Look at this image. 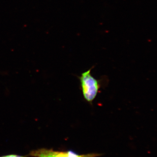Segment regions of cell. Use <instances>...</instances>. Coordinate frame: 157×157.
I'll use <instances>...</instances> for the list:
<instances>
[{
    "label": "cell",
    "instance_id": "6da1fadb",
    "mask_svg": "<svg viewBox=\"0 0 157 157\" xmlns=\"http://www.w3.org/2000/svg\"><path fill=\"white\" fill-rule=\"evenodd\" d=\"M91 69L82 73L79 77L82 95L86 101L92 103L101 88L100 81L91 74Z\"/></svg>",
    "mask_w": 157,
    "mask_h": 157
},
{
    "label": "cell",
    "instance_id": "7a4b0ae2",
    "mask_svg": "<svg viewBox=\"0 0 157 157\" xmlns=\"http://www.w3.org/2000/svg\"><path fill=\"white\" fill-rule=\"evenodd\" d=\"M29 155L33 157H98L101 155L97 153L79 155L72 151H56L52 149L41 148L32 151Z\"/></svg>",
    "mask_w": 157,
    "mask_h": 157
},
{
    "label": "cell",
    "instance_id": "3957f363",
    "mask_svg": "<svg viewBox=\"0 0 157 157\" xmlns=\"http://www.w3.org/2000/svg\"><path fill=\"white\" fill-rule=\"evenodd\" d=\"M0 157H26L24 156L19 155H8L3 156Z\"/></svg>",
    "mask_w": 157,
    "mask_h": 157
}]
</instances>
